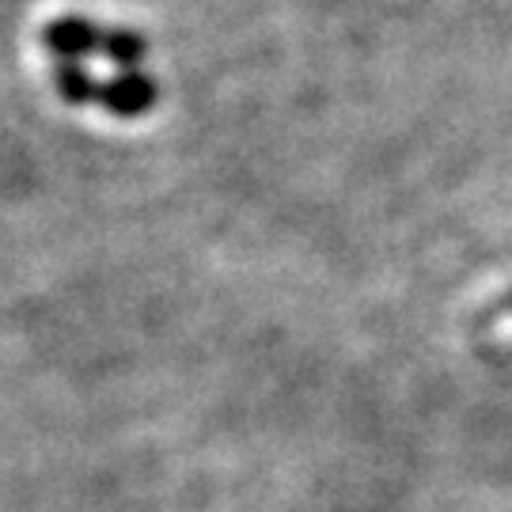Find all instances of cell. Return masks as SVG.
<instances>
[{
  "instance_id": "obj_2",
  "label": "cell",
  "mask_w": 512,
  "mask_h": 512,
  "mask_svg": "<svg viewBox=\"0 0 512 512\" xmlns=\"http://www.w3.org/2000/svg\"><path fill=\"white\" fill-rule=\"evenodd\" d=\"M57 84H61V92L69 95L73 103H80V99H88V95H95V88L80 76V69L76 65H57Z\"/></svg>"
},
{
  "instance_id": "obj_1",
  "label": "cell",
  "mask_w": 512,
  "mask_h": 512,
  "mask_svg": "<svg viewBox=\"0 0 512 512\" xmlns=\"http://www.w3.org/2000/svg\"><path fill=\"white\" fill-rule=\"evenodd\" d=\"M95 95H99L110 110H118V114H141V110L152 103V84L141 80V76H122L118 84L99 88Z\"/></svg>"
}]
</instances>
